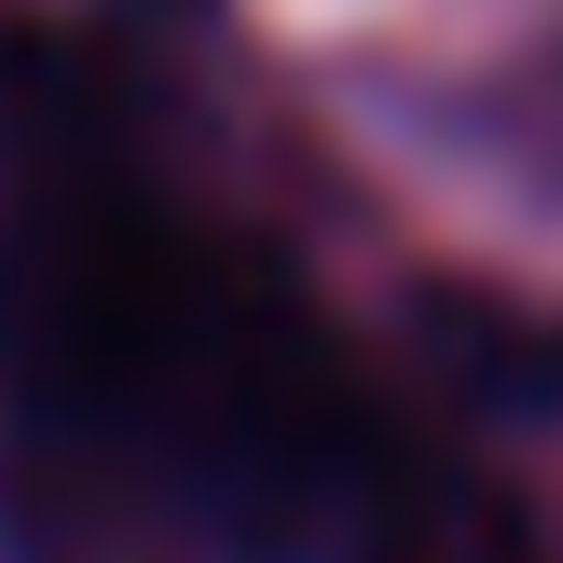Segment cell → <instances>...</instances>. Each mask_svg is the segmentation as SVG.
<instances>
[{"label": "cell", "mask_w": 563, "mask_h": 563, "mask_svg": "<svg viewBox=\"0 0 563 563\" xmlns=\"http://www.w3.org/2000/svg\"><path fill=\"white\" fill-rule=\"evenodd\" d=\"M0 357L82 467L152 482L234 550H330L399 482L385 412L302 275L152 192L82 179L14 234Z\"/></svg>", "instance_id": "cell-1"}]
</instances>
